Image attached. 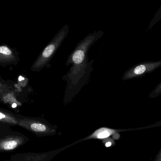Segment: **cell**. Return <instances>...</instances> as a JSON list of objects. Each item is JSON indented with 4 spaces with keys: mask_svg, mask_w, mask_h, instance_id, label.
I'll return each instance as SVG.
<instances>
[{
    "mask_svg": "<svg viewBox=\"0 0 161 161\" xmlns=\"http://www.w3.org/2000/svg\"><path fill=\"white\" fill-rule=\"evenodd\" d=\"M102 31H95L79 42L69 56L66 66L71 65L62 80L67 82L63 103H70L87 84L93 70V60L88 61V53L91 47L103 36Z\"/></svg>",
    "mask_w": 161,
    "mask_h": 161,
    "instance_id": "1",
    "label": "cell"
},
{
    "mask_svg": "<svg viewBox=\"0 0 161 161\" xmlns=\"http://www.w3.org/2000/svg\"><path fill=\"white\" fill-rule=\"evenodd\" d=\"M69 29L68 25H64L45 46L33 64L31 68L33 71L39 72L45 67L50 68V62L68 36Z\"/></svg>",
    "mask_w": 161,
    "mask_h": 161,
    "instance_id": "2",
    "label": "cell"
},
{
    "mask_svg": "<svg viewBox=\"0 0 161 161\" xmlns=\"http://www.w3.org/2000/svg\"><path fill=\"white\" fill-rule=\"evenodd\" d=\"M21 126L33 132L38 137L53 136L56 134L58 127L45 119L41 118H25L18 122Z\"/></svg>",
    "mask_w": 161,
    "mask_h": 161,
    "instance_id": "3",
    "label": "cell"
},
{
    "mask_svg": "<svg viewBox=\"0 0 161 161\" xmlns=\"http://www.w3.org/2000/svg\"><path fill=\"white\" fill-rule=\"evenodd\" d=\"M161 67V60L157 61H144L140 62L129 69L124 73L123 80L141 78L151 73Z\"/></svg>",
    "mask_w": 161,
    "mask_h": 161,
    "instance_id": "4",
    "label": "cell"
},
{
    "mask_svg": "<svg viewBox=\"0 0 161 161\" xmlns=\"http://www.w3.org/2000/svg\"><path fill=\"white\" fill-rule=\"evenodd\" d=\"M70 147V146L63 148L43 153H25L13 156L12 161H51L59 152Z\"/></svg>",
    "mask_w": 161,
    "mask_h": 161,
    "instance_id": "5",
    "label": "cell"
},
{
    "mask_svg": "<svg viewBox=\"0 0 161 161\" xmlns=\"http://www.w3.org/2000/svg\"><path fill=\"white\" fill-rule=\"evenodd\" d=\"M28 140L25 137L9 136L0 139V151H11L22 145Z\"/></svg>",
    "mask_w": 161,
    "mask_h": 161,
    "instance_id": "6",
    "label": "cell"
},
{
    "mask_svg": "<svg viewBox=\"0 0 161 161\" xmlns=\"http://www.w3.org/2000/svg\"><path fill=\"white\" fill-rule=\"evenodd\" d=\"M134 130L136 129H114L109 128L108 127L99 128L98 129L95 130L92 134L88 136V137H85V138L80 140L75 143L72 144L71 145H74L75 144L79 143L80 142H82V141L91 140V139L103 140V139L109 138L110 136H113L115 133H119L122 131H127V130Z\"/></svg>",
    "mask_w": 161,
    "mask_h": 161,
    "instance_id": "7",
    "label": "cell"
},
{
    "mask_svg": "<svg viewBox=\"0 0 161 161\" xmlns=\"http://www.w3.org/2000/svg\"><path fill=\"white\" fill-rule=\"evenodd\" d=\"M160 20H161V5L158 11L156 12L152 20L150 21V24L148 25V30L151 29Z\"/></svg>",
    "mask_w": 161,
    "mask_h": 161,
    "instance_id": "8",
    "label": "cell"
},
{
    "mask_svg": "<svg viewBox=\"0 0 161 161\" xmlns=\"http://www.w3.org/2000/svg\"><path fill=\"white\" fill-rule=\"evenodd\" d=\"M0 122H5L9 124H17V121L14 118L10 117V116L1 112H0Z\"/></svg>",
    "mask_w": 161,
    "mask_h": 161,
    "instance_id": "9",
    "label": "cell"
},
{
    "mask_svg": "<svg viewBox=\"0 0 161 161\" xmlns=\"http://www.w3.org/2000/svg\"><path fill=\"white\" fill-rule=\"evenodd\" d=\"M161 95V81L149 93L150 98H155Z\"/></svg>",
    "mask_w": 161,
    "mask_h": 161,
    "instance_id": "10",
    "label": "cell"
},
{
    "mask_svg": "<svg viewBox=\"0 0 161 161\" xmlns=\"http://www.w3.org/2000/svg\"><path fill=\"white\" fill-rule=\"evenodd\" d=\"M103 143H105V145L106 147H111L113 145H114L115 142L114 141V139L110 138L109 137V138L104 139L103 141Z\"/></svg>",
    "mask_w": 161,
    "mask_h": 161,
    "instance_id": "11",
    "label": "cell"
},
{
    "mask_svg": "<svg viewBox=\"0 0 161 161\" xmlns=\"http://www.w3.org/2000/svg\"><path fill=\"white\" fill-rule=\"evenodd\" d=\"M155 161H161V150L159 153L158 157H157V159H156Z\"/></svg>",
    "mask_w": 161,
    "mask_h": 161,
    "instance_id": "12",
    "label": "cell"
}]
</instances>
